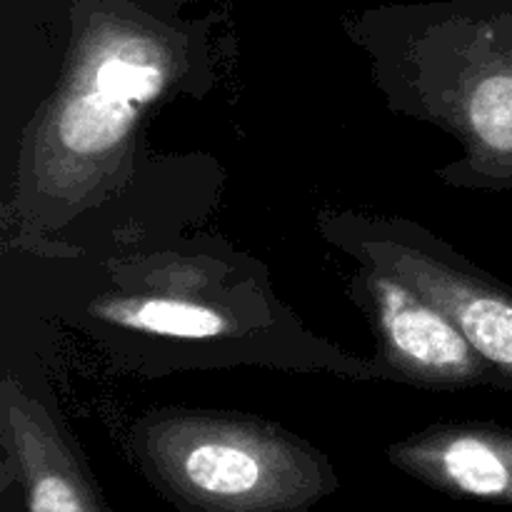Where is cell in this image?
I'll use <instances>...</instances> for the list:
<instances>
[{
	"label": "cell",
	"instance_id": "obj_1",
	"mask_svg": "<svg viewBox=\"0 0 512 512\" xmlns=\"http://www.w3.org/2000/svg\"><path fill=\"white\" fill-rule=\"evenodd\" d=\"M130 453L183 512H308L340 485L320 450L245 415L155 410L135 423Z\"/></svg>",
	"mask_w": 512,
	"mask_h": 512
},
{
	"label": "cell",
	"instance_id": "obj_2",
	"mask_svg": "<svg viewBox=\"0 0 512 512\" xmlns=\"http://www.w3.org/2000/svg\"><path fill=\"white\" fill-rule=\"evenodd\" d=\"M178 70V50L158 30L133 20H100L70 58L68 78L40 133L43 175L83 188L115 163L140 110Z\"/></svg>",
	"mask_w": 512,
	"mask_h": 512
},
{
	"label": "cell",
	"instance_id": "obj_3",
	"mask_svg": "<svg viewBox=\"0 0 512 512\" xmlns=\"http://www.w3.org/2000/svg\"><path fill=\"white\" fill-rule=\"evenodd\" d=\"M360 253L445 310L480 358L512 385V290L398 235L360 240Z\"/></svg>",
	"mask_w": 512,
	"mask_h": 512
},
{
	"label": "cell",
	"instance_id": "obj_4",
	"mask_svg": "<svg viewBox=\"0 0 512 512\" xmlns=\"http://www.w3.org/2000/svg\"><path fill=\"white\" fill-rule=\"evenodd\" d=\"M363 283L383 355L403 378L433 388H468L498 375L455 320L418 290L373 265Z\"/></svg>",
	"mask_w": 512,
	"mask_h": 512
},
{
	"label": "cell",
	"instance_id": "obj_5",
	"mask_svg": "<svg viewBox=\"0 0 512 512\" xmlns=\"http://www.w3.org/2000/svg\"><path fill=\"white\" fill-rule=\"evenodd\" d=\"M388 460L410 478L453 498L512 508V430L435 425L390 445Z\"/></svg>",
	"mask_w": 512,
	"mask_h": 512
},
{
	"label": "cell",
	"instance_id": "obj_6",
	"mask_svg": "<svg viewBox=\"0 0 512 512\" xmlns=\"http://www.w3.org/2000/svg\"><path fill=\"white\" fill-rule=\"evenodd\" d=\"M3 425L28 512H110L70 440L13 378L3 380Z\"/></svg>",
	"mask_w": 512,
	"mask_h": 512
},
{
	"label": "cell",
	"instance_id": "obj_7",
	"mask_svg": "<svg viewBox=\"0 0 512 512\" xmlns=\"http://www.w3.org/2000/svg\"><path fill=\"white\" fill-rule=\"evenodd\" d=\"M95 310L100 313L98 318L108 323L140 333L168 335V338L210 340L235 330V320L225 310L185 298H160V295L108 298Z\"/></svg>",
	"mask_w": 512,
	"mask_h": 512
}]
</instances>
